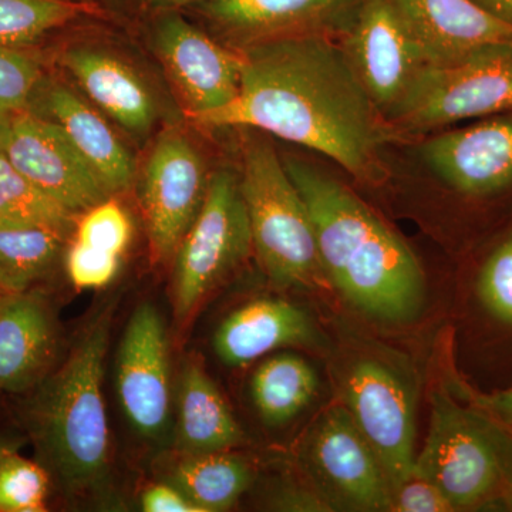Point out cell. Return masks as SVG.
I'll return each mask as SVG.
<instances>
[{
    "instance_id": "obj_1",
    "label": "cell",
    "mask_w": 512,
    "mask_h": 512,
    "mask_svg": "<svg viewBox=\"0 0 512 512\" xmlns=\"http://www.w3.org/2000/svg\"><path fill=\"white\" fill-rule=\"evenodd\" d=\"M237 50L238 96L198 124L258 128L375 180L387 126L338 40L286 37Z\"/></svg>"
},
{
    "instance_id": "obj_2",
    "label": "cell",
    "mask_w": 512,
    "mask_h": 512,
    "mask_svg": "<svg viewBox=\"0 0 512 512\" xmlns=\"http://www.w3.org/2000/svg\"><path fill=\"white\" fill-rule=\"evenodd\" d=\"M284 164L308 207L330 284L366 318L390 325L416 319L427 281L412 248L338 178L299 158Z\"/></svg>"
},
{
    "instance_id": "obj_3",
    "label": "cell",
    "mask_w": 512,
    "mask_h": 512,
    "mask_svg": "<svg viewBox=\"0 0 512 512\" xmlns=\"http://www.w3.org/2000/svg\"><path fill=\"white\" fill-rule=\"evenodd\" d=\"M116 301L97 312L66 360L30 390L20 419L39 463L67 498L114 505L104 362Z\"/></svg>"
},
{
    "instance_id": "obj_4",
    "label": "cell",
    "mask_w": 512,
    "mask_h": 512,
    "mask_svg": "<svg viewBox=\"0 0 512 512\" xmlns=\"http://www.w3.org/2000/svg\"><path fill=\"white\" fill-rule=\"evenodd\" d=\"M413 474L436 485L454 511H498L512 484V431L446 383L431 393L429 433Z\"/></svg>"
},
{
    "instance_id": "obj_5",
    "label": "cell",
    "mask_w": 512,
    "mask_h": 512,
    "mask_svg": "<svg viewBox=\"0 0 512 512\" xmlns=\"http://www.w3.org/2000/svg\"><path fill=\"white\" fill-rule=\"evenodd\" d=\"M339 403L376 451L392 493L416 461V372L409 357L372 339L352 338L332 365Z\"/></svg>"
},
{
    "instance_id": "obj_6",
    "label": "cell",
    "mask_w": 512,
    "mask_h": 512,
    "mask_svg": "<svg viewBox=\"0 0 512 512\" xmlns=\"http://www.w3.org/2000/svg\"><path fill=\"white\" fill-rule=\"evenodd\" d=\"M239 187L251 227L252 251L269 281L313 288L325 281L311 215L275 148L245 134Z\"/></svg>"
},
{
    "instance_id": "obj_7",
    "label": "cell",
    "mask_w": 512,
    "mask_h": 512,
    "mask_svg": "<svg viewBox=\"0 0 512 512\" xmlns=\"http://www.w3.org/2000/svg\"><path fill=\"white\" fill-rule=\"evenodd\" d=\"M512 110V45L487 46L446 66H421L384 123L426 133Z\"/></svg>"
},
{
    "instance_id": "obj_8",
    "label": "cell",
    "mask_w": 512,
    "mask_h": 512,
    "mask_svg": "<svg viewBox=\"0 0 512 512\" xmlns=\"http://www.w3.org/2000/svg\"><path fill=\"white\" fill-rule=\"evenodd\" d=\"M252 251L251 227L239 175L221 168L210 175L200 212L175 252V318L184 322Z\"/></svg>"
},
{
    "instance_id": "obj_9",
    "label": "cell",
    "mask_w": 512,
    "mask_h": 512,
    "mask_svg": "<svg viewBox=\"0 0 512 512\" xmlns=\"http://www.w3.org/2000/svg\"><path fill=\"white\" fill-rule=\"evenodd\" d=\"M301 463L311 487L333 511L392 510L386 471L342 404L313 420L302 439Z\"/></svg>"
},
{
    "instance_id": "obj_10",
    "label": "cell",
    "mask_w": 512,
    "mask_h": 512,
    "mask_svg": "<svg viewBox=\"0 0 512 512\" xmlns=\"http://www.w3.org/2000/svg\"><path fill=\"white\" fill-rule=\"evenodd\" d=\"M150 22L151 45L192 120L235 100L241 56L198 28L181 10H157Z\"/></svg>"
},
{
    "instance_id": "obj_11",
    "label": "cell",
    "mask_w": 512,
    "mask_h": 512,
    "mask_svg": "<svg viewBox=\"0 0 512 512\" xmlns=\"http://www.w3.org/2000/svg\"><path fill=\"white\" fill-rule=\"evenodd\" d=\"M208 180L207 164L190 138L177 130L158 137L141 177V207L158 261L177 252L200 212Z\"/></svg>"
},
{
    "instance_id": "obj_12",
    "label": "cell",
    "mask_w": 512,
    "mask_h": 512,
    "mask_svg": "<svg viewBox=\"0 0 512 512\" xmlns=\"http://www.w3.org/2000/svg\"><path fill=\"white\" fill-rule=\"evenodd\" d=\"M3 154L30 183L73 214L113 195L55 121L28 111L6 117Z\"/></svg>"
},
{
    "instance_id": "obj_13",
    "label": "cell",
    "mask_w": 512,
    "mask_h": 512,
    "mask_svg": "<svg viewBox=\"0 0 512 512\" xmlns=\"http://www.w3.org/2000/svg\"><path fill=\"white\" fill-rule=\"evenodd\" d=\"M116 386L121 409L138 436L163 443L170 433V357L164 320L153 303L130 316L119 346Z\"/></svg>"
},
{
    "instance_id": "obj_14",
    "label": "cell",
    "mask_w": 512,
    "mask_h": 512,
    "mask_svg": "<svg viewBox=\"0 0 512 512\" xmlns=\"http://www.w3.org/2000/svg\"><path fill=\"white\" fill-rule=\"evenodd\" d=\"M363 0H212L185 10L200 16L232 46L286 37L342 40Z\"/></svg>"
},
{
    "instance_id": "obj_15",
    "label": "cell",
    "mask_w": 512,
    "mask_h": 512,
    "mask_svg": "<svg viewBox=\"0 0 512 512\" xmlns=\"http://www.w3.org/2000/svg\"><path fill=\"white\" fill-rule=\"evenodd\" d=\"M339 43L386 119L423 66L392 0H363Z\"/></svg>"
},
{
    "instance_id": "obj_16",
    "label": "cell",
    "mask_w": 512,
    "mask_h": 512,
    "mask_svg": "<svg viewBox=\"0 0 512 512\" xmlns=\"http://www.w3.org/2000/svg\"><path fill=\"white\" fill-rule=\"evenodd\" d=\"M431 173L467 197L484 198L512 187V110L446 131L420 146Z\"/></svg>"
},
{
    "instance_id": "obj_17",
    "label": "cell",
    "mask_w": 512,
    "mask_h": 512,
    "mask_svg": "<svg viewBox=\"0 0 512 512\" xmlns=\"http://www.w3.org/2000/svg\"><path fill=\"white\" fill-rule=\"evenodd\" d=\"M423 66H446L487 46L512 45V25L474 0H392Z\"/></svg>"
},
{
    "instance_id": "obj_18",
    "label": "cell",
    "mask_w": 512,
    "mask_h": 512,
    "mask_svg": "<svg viewBox=\"0 0 512 512\" xmlns=\"http://www.w3.org/2000/svg\"><path fill=\"white\" fill-rule=\"evenodd\" d=\"M59 332L55 315L40 292L0 293V392L35 389L53 370Z\"/></svg>"
},
{
    "instance_id": "obj_19",
    "label": "cell",
    "mask_w": 512,
    "mask_h": 512,
    "mask_svg": "<svg viewBox=\"0 0 512 512\" xmlns=\"http://www.w3.org/2000/svg\"><path fill=\"white\" fill-rule=\"evenodd\" d=\"M318 342L315 323L298 305L286 299L259 298L222 320L215 330L214 352L225 366L242 367L276 349Z\"/></svg>"
},
{
    "instance_id": "obj_20",
    "label": "cell",
    "mask_w": 512,
    "mask_h": 512,
    "mask_svg": "<svg viewBox=\"0 0 512 512\" xmlns=\"http://www.w3.org/2000/svg\"><path fill=\"white\" fill-rule=\"evenodd\" d=\"M62 62L83 92L130 133L143 136L157 119L156 101L140 76L119 57L93 47H72Z\"/></svg>"
},
{
    "instance_id": "obj_21",
    "label": "cell",
    "mask_w": 512,
    "mask_h": 512,
    "mask_svg": "<svg viewBox=\"0 0 512 512\" xmlns=\"http://www.w3.org/2000/svg\"><path fill=\"white\" fill-rule=\"evenodd\" d=\"M175 446L180 453L232 451L247 441L217 384L198 363L188 362L175 390Z\"/></svg>"
},
{
    "instance_id": "obj_22",
    "label": "cell",
    "mask_w": 512,
    "mask_h": 512,
    "mask_svg": "<svg viewBox=\"0 0 512 512\" xmlns=\"http://www.w3.org/2000/svg\"><path fill=\"white\" fill-rule=\"evenodd\" d=\"M45 104L52 121L92 165L107 190L111 194L127 191L133 184L136 165L106 120L63 84L49 87Z\"/></svg>"
},
{
    "instance_id": "obj_23",
    "label": "cell",
    "mask_w": 512,
    "mask_h": 512,
    "mask_svg": "<svg viewBox=\"0 0 512 512\" xmlns=\"http://www.w3.org/2000/svg\"><path fill=\"white\" fill-rule=\"evenodd\" d=\"M200 512L227 511L254 481V470L245 458L231 451L184 454L164 476Z\"/></svg>"
},
{
    "instance_id": "obj_24",
    "label": "cell",
    "mask_w": 512,
    "mask_h": 512,
    "mask_svg": "<svg viewBox=\"0 0 512 512\" xmlns=\"http://www.w3.org/2000/svg\"><path fill=\"white\" fill-rule=\"evenodd\" d=\"M319 379L311 363L293 353L268 357L251 379V399L268 426H284L298 417L318 394Z\"/></svg>"
},
{
    "instance_id": "obj_25",
    "label": "cell",
    "mask_w": 512,
    "mask_h": 512,
    "mask_svg": "<svg viewBox=\"0 0 512 512\" xmlns=\"http://www.w3.org/2000/svg\"><path fill=\"white\" fill-rule=\"evenodd\" d=\"M106 16L113 15L96 0H0V45L25 49L83 20Z\"/></svg>"
},
{
    "instance_id": "obj_26",
    "label": "cell",
    "mask_w": 512,
    "mask_h": 512,
    "mask_svg": "<svg viewBox=\"0 0 512 512\" xmlns=\"http://www.w3.org/2000/svg\"><path fill=\"white\" fill-rule=\"evenodd\" d=\"M74 214L20 174L0 154V228L47 227L66 232Z\"/></svg>"
},
{
    "instance_id": "obj_27",
    "label": "cell",
    "mask_w": 512,
    "mask_h": 512,
    "mask_svg": "<svg viewBox=\"0 0 512 512\" xmlns=\"http://www.w3.org/2000/svg\"><path fill=\"white\" fill-rule=\"evenodd\" d=\"M63 239L62 229L0 228V271L30 288L52 271L62 252Z\"/></svg>"
},
{
    "instance_id": "obj_28",
    "label": "cell",
    "mask_w": 512,
    "mask_h": 512,
    "mask_svg": "<svg viewBox=\"0 0 512 512\" xmlns=\"http://www.w3.org/2000/svg\"><path fill=\"white\" fill-rule=\"evenodd\" d=\"M49 473L39 461L19 451L0 460V512H43L50 488Z\"/></svg>"
},
{
    "instance_id": "obj_29",
    "label": "cell",
    "mask_w": 512,
    "mask_h": 512,
    "mask_svg": "<svg viewBox=\"0 0 512 512\" xmlns=\"http://www.w3.org/2000/svg\"><path fill=\"white\" fill-rule=\"evenodd\" d=\"M474 295L488 319L512 332V231L484 259Z\"/></svg>"
},
{
    "instance_id": "obj_30",
    "label": "cell",
    "mask_w": 512,
    "mask_h": 512,
    "mask_svg": "<svg viewBox=\"0 0 512 512\" xmlns=\"http://www.w3.org/2000/svg\"><path fill=\"white\" fill-rule=\"evenodd\" d=\"M40 79L35 57L22 47L0 45V119L26 111Z\"/></svg>"
},
{
    "instance_id": "obj_31",
    "label": "cell",
    "mask_w": 512,
    "mask_h": 512,
    "mask_svg": "<svg viewBox=\"0 0 512 512\" xmlns=\"http://www.w3.org/2000/svg\"><path fill=\"white\" fill-rule=\"evenodd\" d=\"M131 237L130 217L120 202L111 197L83 212L74 235V239L82 244L117 256L127 251Z\"/></svg>"
},
{
    "instance_id": "obj_32",
    "label": "cell",
    "mask_w": 512,
    "mask_h": 512,
    "mask_svg": "<svg viewBox=\"0 0 512 512\" xmlns=\"http://www.w3.org/2000/svg\"><path fill=\"white\" fill-rule=\"evenodd\" d=\"M120 258L73 239L66 254L67 276L80 291H99L116 279Z\"/></svg>"
},
{
    "instance_id": "obj_33",
    "label": "cell",
    "mask_w": 512,
    "mask_h": 512,
    "mask_svg": "<svg viewBox=\"0 0 512 512\" xmlns=\"http://www.w3.org/2000/svg\"><path fill=\"white\" fill-rule=\"evenodd\" d=\"M396 512H454L444 494L426 478L412 474L392 493V510Z\"/></svg>"
},
{
    "instance_id": "obj_34",
    "label": "cell",
    "mask_w": 512,
    "mask_h": 512,
    "mask_svg": "<svg viewBox=\"0 0 512 512\" xmlns=\"http://www.w3.org/2000/svg\"><path fill=\"white\" fill-rule=\"evenodd\" d=\"M447 384L461 399L480 407L505 426H512V384L491 393L480 392L476 387L470 386L463 377L457 376L456 372L451 373Z\"/></svg>"
},
{
    "instance_id": "obj_35",
    "label": "cell",
    "mask_w": 512,
    "mask_h": 512,
    "mask_svg": "<svg viewBox=\"0 0 512 512\" xmlns=\"http://www.w3.org/2000/svg\"><path fill=\"white\" fill-rule=\"evenodd\" d=\"M272 510L296 512H328L332 507L312 487L288 485L279 488L269 501Z\"/></svg>"
},
{
    "instance_id": "obj_36",
    "label": "cell",
    "mask_w": 512,
    "mask_h": 512,
    "mask_svg": "<svg viewBox=\"0 0 512 512\" xmlns=\"http://www.w3.org/2000/svg\"><path fill=\"white\" fill-rule=\"evenodd\" d=\"M141 508L146 512H200L177 487L165 481L144 491Z\"/></svg>"
},
{
    "instance_id": "obj_37",
    "label": "cell",
    "mask_w": 512,
    "mask_h": 512,
    "mask_svg": "<svg viewBox=\"0 0 512 512\" xmlns=\"http://www.w3.org/2000/svg\"><path fill=\"white\" fill-rule=\"evenodd\" d=\"M212 0H138L140 8L157 12V10H185L195 8V6L204 5Z\"/></svg>"
},
{
    "instance_id": "obj_38",
    "label": "cell",
    "mask_w": 512,
    "mask_h": 512,
    "mask_svg": "<svg viewBox=\"0 0 512 512\" xmlns=\"http://www.w3.org/2000/svg\"><path fill=\"white\" fill-rule=\"evenodd\" d=\"M481 8L512 25V0H474Z\"/></svg>"
},
{
    "instance_id": "obj_39",
    "label": "cell",
    "mask_w": 512,
    "mask_h": 512,
    "mask_svg": "<svg viewBox=\"0 0 512 512\" xmlns=\"http://www.w3.org/2000/svg\"><path fill=\"white\" fill-rule=\"evenodd\" d=\"M25 444L26 437L0 431V460L9 456V454L15 453V451H19Z\"/></svg>"
},
{
    "instance_id": "obj_40",
    "label": "cell",
    "mask_w": 512,
    "mask_h": 512,
    "mask_svg": "<svg viewBox=\"0 0 512 512\" xmlns=\"http://www.w3.org/2000/svg\"><path fill=\"white\" fill-rule=\"evenodd\" d=\"M97 2L114 18H123L131 12L134 6H140L138 0H97Z\"/></svg>"
},
{
    "instance_id": "obj_41",
    "label": "cell",
    "mask_w": 512,
    "mask_h": 512,
    "mask_svg": "<svg viewBox=\"0 0 512 512\" xmlns=\"http://www.w3.org/2000/svg\"><path fill=\"white\" fill-rule=\"evenodd\" d=\"M23 289L28 288L20 285L19 282H16L13 278H10V276L6 275L5 272L0 271V293L23 291Z\"/></svg>"
},
{
    "instance_id": "obj_42",
    "label": "cell",
    "mask_w": 512,
    "mask_h": 512,
    "mask_svg": "<svg viewBox=\"0 0 512 512\" xmlns=\"http://www.w3.org/2000/svg\"><path fill=\"white\" fill-rule=\"evenodd\" d=\"M498 511H512V484L508 487V490L505 491L503 498H501Z\"/></svg>"
},
{
    "instance_id": "obj_43",
    "label": "cell",
    "mask_w": 512,
    "mask_h": 512,
    "mask_svg": "<svg viewBox=\"0 0 512 512\" xmlns=\"http://www.w3.org/2000/svg\"><path fill=\"white\" fill-rule=\"evenodd\" d=\"M3 153V119H0V154Z\"/></svg>"
},
{
    "instance_id": "obj_44",
    "label": "cell",
    "mask_w": 512,
    "mask_h": 512,
    "mask_svg": "<svg viewBox=\"0 0 512 512\" xmlns=\"http://www.w3.org/2000/svg\"><path fill=\"white\" fill-rule=\"evenodd\" d=\"M511 431H512V426L510 427Z\"/></svg>"
},
{
    "instance_id": "obj_45",
    "label": "cell",
    "mask_w": 512,
    "mask_h": 512,
    "mask_svg": "<svg viewBox=\"0 0 512 512\" xmlns=\"http://www.w3.org/2000/svg\"><path fill=\"white\" fill-rule=\"evenodd\" d=\"M96 2H97V0H96Z\"/></svg>"
}]
</instances>
